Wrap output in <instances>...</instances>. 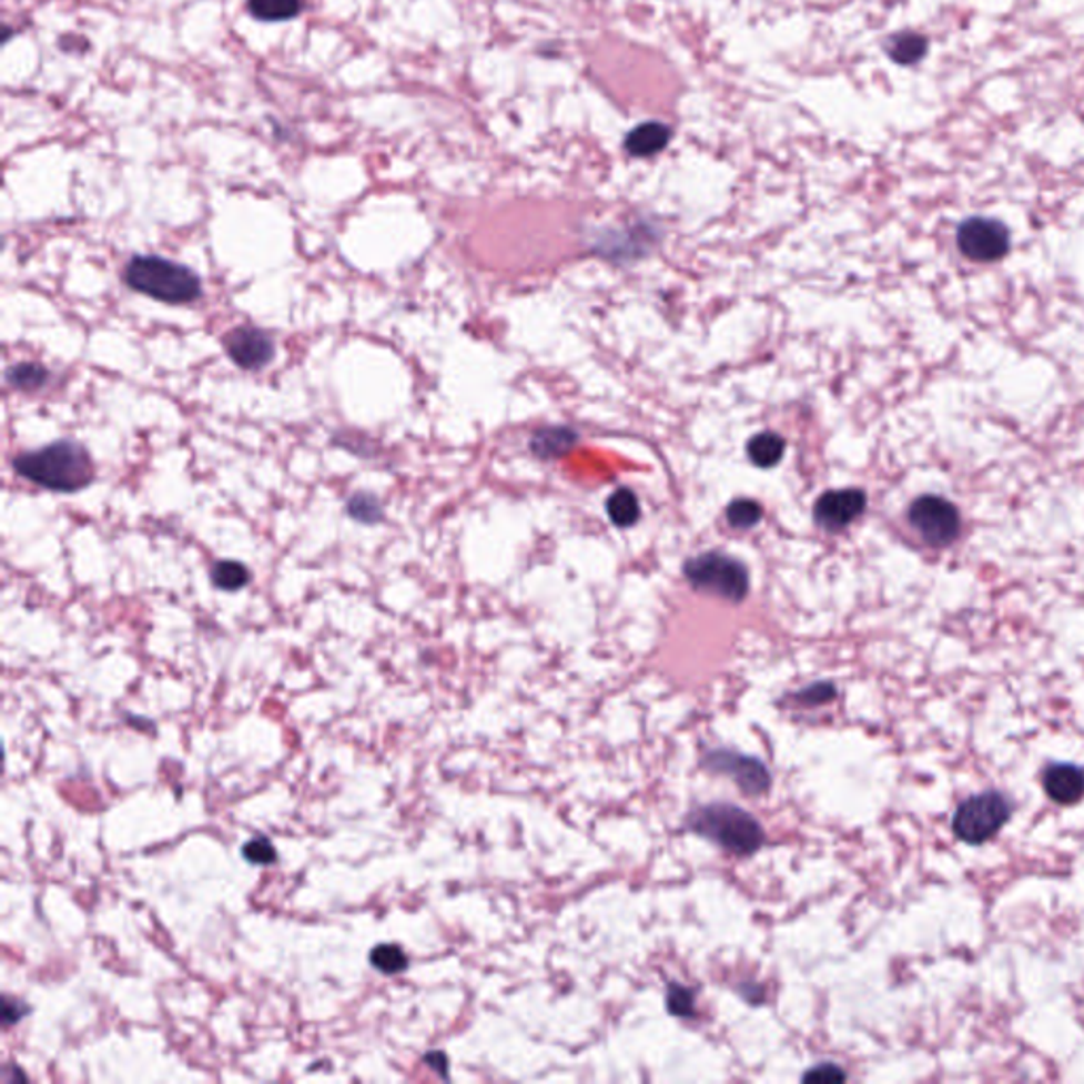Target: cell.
<instances>
[{
	"instance_id": "cell-22",
	"label": "cell",
	"mask_w": 1084,
	"mask_h": 1084,
	"mask_svg": "<svg viewBox=\"0 0 1084 1084\" xmlns=\"http://www.w3.org/2000/svg\"><path fill=\"white\" fill-rule=\"evenodd\" d=\"M242 855L244 860H249L256 867H270L277 860L276 848L267 837H253L251 841H246L242 848Z\"/></svg>"
},
{
	"instance_id": "cell-3",
	"label": "cell",
	"mask_w": 1084,
	"mask_h": 1084,
	"mask_svg": "<svg viewBox=\"0 0 1084 1084\" xmlns=\"http://www.w3.org/2000/svg\"><path fill=\"white\" fill-rule=\"evenodd\" d=\"M687 824L695 834L739 858L757 854L764 843V832L759 820L752 818L746 809L729 803H712L695 809Z\"/></svg>"
},
{
	"instance_id": "cell-7",
	"label": "cell",
	"mask_w": 1084,
	"mask_h": 1084,
	"mask_svg": "<svg viewBox=\"0 0 1084 1084\" xmlns=\"http://www.w3.org/2000/svg\"><path fill=\"white\" fill-rule=\"evenodd\" d=\"M958 246L974 263H993L1009 253L1011 235L1000 221L974 216L960 225Z\"/></svg>"
},
{
	"instance_id": "cell-13",
	"label": "cell",
	"mask_w": 1084,
	"mask_h": 1084,
	"mask_svg": "<svg viewBox=\"0 0 1084 1084\" xmlns=\"http://www.w3.org/2000/svg\"><path fill=\"white\" fill-rule=\"evenodd\" d=\"M888 55L900 67H913L928 53V39L920 32H900L894 34L888 43Z\"/></svg>"
},
{
	"instance_id": "cell-28",
	"label": "cell",
	"mask_w": 1084,
	"mask_h": 1084,
	"mask_svg": "<svg viewBox=\"0 0 1084 1084\" xmlns=\"http://www.w3.org/2000/svg\"><path fill=\"white\" fill-rule=\"evenodd\" d=\"M424 1063H426V1065H428L433 1072H437L438 1076L447 1078L449 1060H447V1055H445L443 1051H433V1053H428V1055L424 1057Z\"/></svg>"
},
{
	"instance_id": "cell-11",
	"label": "cell",
	"mask_w": 1084,
	"mask_h": 1084,
	"mask_svg": "<svg viewBox=\"0 0 1084 1084\" xmlns=\"http://www.w3.org/2000/svg\"><path fill=\"white\" fill-rule=\"evenodd\" d=\"M1044 790L1060 806H1074L1084 797V771L1076 764H1051L1044 771Z\"/></svg>"
},
{
	"instance_id": "cell-26",
	"label": "cell",
	"mask_w": 1084,
	"mask_h": 1084,
	"mask_svg": "<svg viewBox=\"0 0 1084 1084\" xmlns=\"http://www.w3.org/2000/svg\"><path fill=\"white\" fill-rule=\"evenodd\" d=\"M28 1013H30V1006L23 1000L2 997V1025L4 1027L20 1023L23 1016H28Z\"/></svg>"
},
{
	"instance_id": "cell-12",
	"label": "cell",
	"mask_w": 1084,
	"mask_h": 1084,
	"mask_svg": "<svg viewBox=\"0 0 1084 1084\" xmlns=\"http://www.w3.org/2000/svg\"><path fill=\"white\" fill-rule=\"evenodd\" d=\"M669 136H671V132H669L668 125L650 121V123H642L629 132V136L625 140V149L634 158H650V155H657L659 151H663L668 146Z\"/></svg>"
},
{
	"instance_id": "cell-10",
	"label": "cell",
	"mask_w": 1084,
	"mask_h": 1084,
	"mask_svg": "<svg viewBox=\"0 0 1084 1084\" xmlns=\"http://www.w3.org/2000/svg\"><path fill=\"white\" fill-rule=\"evenodd\" d=\"M867 494L862 489H832L818 498L813 507L815 521L827 530H843L864 513Z\"/></svg>"
},
{
	"instance_id": "cell-21",
	"label": "cell",
	"mask_w": 1084,
	"mask_h": 1084,
	"mask_svg": "<svg viewBox=\"0 0 1084 1084\" xmlns=\"http://www.w3.org/2000/svg\"><path fill=\"white\" fill-rule=\"evenodd\" d=\"M761 505L757 500H750V498L733 500L727 508V521L731 528H738V530L754 528L761 521Z\"/></svg>"
},
{
	"instance_id": "cell-16",
	"label": "cell",
	"mask_w": 1084,
	"mask_h": 1084,
	"mask_svg": "<svg viewBox=\"0 0 1084 1084\" xmlns=\"http://www.w3.org/2000/svg\"><path fill=\"white\" fill-rule=\"evenodd\" d=\"M210 580L221 591H240L251 582V570L242 561L223 559V561L214 564V568L210 573Z\"/></svg>"
},
{
	"instance_id": "cell-1",
	"label": "cell",
	"mask_w": 1084,
	"mask_h": 1084,
	"mask_svg": "<svg viewBox=\"0 0 1084 1084\" xmlns=\"http://www.w3.org/2000/svg\"><path fill=\"white\" fill-rule=\"evenodd\" d=\"M13 470L26 482L58 494L85 489L95 479L92 454L85 445L70 438H60L39 449L23 452L13 458Z\"/></svg>"
},
{
	"instance_id": "cell-24",
	"label": "cell",
	"mask_w": 1084,
	"mask_h": 1084,
	"mask_svg": "<svg viewBox=\"0 0 1084 1084\" xmlns=\"http://www.w3.org/2000/svg\"><path fill=\"white\" fill-rule=\"evenodd\" d=\"M570 437V430H545L540 433L536 440H531V447L538 452V454H545V456H555V454H561L566 452L561 445H557L559 438Z\"/></svg>"
},
{
	"instance_id": "cell-4",
	"label": "cell",
	"mask_w": 1084,
	"mask_h": 1084,
	"mask_svg": "<svg viewBox=\"0 0 1084 1084\" xmlns=\"http://www.w3.org/2000/svg\"><path fill=\"white\" fill-rule=\"evenodd\" d=\"M685 575L695 589L722 600L741 601L748 596L750 577L746 566L725 554L697 555L685 564Z\"/></svg>"
},
{
	"instance_id": "cell-18",
	"label": "cell",
	"mask_w": 1084,
	"mask_h": 1084,
	"mask_svg": "<svg viewBox=\"0 0 1084 1084\" xmlns=\"http://www.w3.org/2000/svg\"><path fill=\"white\" fill-rule=\"evenodd\" d=\"M249 11L261 22H286L301 13V0H249Z\"/></svg>"
},
{
	"instance_id": "cell-2",
	"label": "cell",
	"mask_w": 1084,
	"mask_h": 1084,
	"mask_svg": "<svg viewBox=\"0 0 1084 1084\" xmlns=\"http://www.w3.org/2000/svg\"><path fill=\"white\" fill-rule=\"evenodd\" d=\"M123 282L140 295L170 305H185L202 297V277L191 267L158 254H136L123 270Z\"/></svg>"
},
{
	"instance_id": "cell-27",
	"label": "cell",
	"mask_w": 1084,
	"mask_h": 1084,
	"mask_svg": "<svg viewBox=\"0 0 1084 1084\" xmlns=\"http://www.w3.org/2000/svg\"><path fill=\"white\" fill-rule=\"evenodd\" d=\"M845 1072L834 1065V1063H824V1065H815L813 1070H809L808 1074L803 1076V1081L808 1083H813V1081H822V1083H839V1081H845Z\"/></svg>"
},
{
	"instance_id": "cell-17",
	"label": "cell",
	"mask_w": 1084,
	"mask_h": 1084,
	"mask_svg": "<svg viewBox=\"0 0 1084 1084\" xmlns=\"http://www.w3.org/2000/svg\"><path fill=\"white\" fill-rule=\"evenodd\" d=\"M7 382L20 393H37L45 388L49 371L39 363H18L7 371Z\"/></svg>"
},
{
	"instance_id": "cell-15",
	"label": "cell",
	"mask_w": 1084,
	"mask_h": 1084,
	"mask_svg": "<svg viewBox=\"0 0 1084 1084\" xmlns=\"http://www.w3.org/2000/svg\"><path fill=\"white\" fill-rule=\"evenodd\" d=\"M784 438L776 433H761L750 438L748 443V458L759 468H771L784 458Z\"/></svg>"
},
{
	"instance_id": "cell-6",
	"label": "cell",
	"mask_w": 1084,
	"mask_h": 1084,
	"mask_svg": "<svg viewBox=\"0 0 1084 1084\" xmlns=\"http://www.w3.org/2000/svg\"><path fill=\"white\" fill-rule=\"evenodd\" d=\"M909 521L932 547L951 545L962 530L960 510L941 496H920L909 507Z\"/></svg>"
},
{
	"instance_id": "cell-8",
	"label": "cell",
	"mask_w": 1084,
	"mask_h": 1084,
	"mask_svg": "<svg viewBox=\"0 0 1084 1084\" xmlns=\"http://www.w3.org/2000/svg\"><path fill=\"white\" fill-rule=\"evenodd\" d=\"M701 764L715 776H729L743 794L759 797L771 788V776L767 767L754 757H746L733 750H712L706 754Z\"/></svg>"
},
{
	"instance_id": "cell-9",
	"label": "cell",
	"mask_w": 1084,
	"mask_h": 1084,
	"mask_svg": "<svg viewBox=\"0 0 1084 1084\" xmlns=\"http://www.w3.org/2000/svg\"><path fill=\"white\" fill-rule=\"evenodd\" d=\"M227 356L244 371H259L267 367L276 356L274 340L256 326H237L223 340Z\"/></svg>"
},
{
	"instance_id": "cell-5",
	"label": "cell",
	"mask_w": 1084,
	"mask_h": 1084,
	"mask_svg": "<svg viewBox=\"0 0 1084 1084\" xmlns=\"http://www.w3.org/2000/svg\"><path fill=\"white\" fill-rule=\"evenodd\" d=\"M1013 808L1000 792L974 794L964 801L953 818V832L970 845L990 841L1011 820Z\"/></svg>"
},
{
	"instance_id": "cell-20",
	"label": "cell",
	"mask_w": 1084,
	"mask_h": 1084,
	"mask_svg": "<svg viewBox=\"0 0 1084 1084\" xmlns=\"http://www.w3.org/2000/svg\"><path fill=\"white\" fill-rule=\"evenodd\" d=\"M369 964L382 974H401L409 969V958L401 945L382 943L371 951Z\"/></svg>"
},
{
	"instance_id": "cell-25",
	"label": "cell",
	"mask_w": 1084,
	"mask_h": 1084,
	"mask_svg": "<svg viewBox=\"0 0 1084 1084\" xmlns=\"http://www.w3.org/2000/svg\"><path fill=\"white\" fill-rule=\"evenodd\" d=\"M834 695H837L834 687L829 685V682H815V685H811L806 691L799 692L797 699L803 701V703H808V706H820V703H827V701L834 699Z\"/></svg>"
},
{
	"instance_id": "cell-14",
	"label": "cell",
	"mask_w": 1084,
	"mask_h": 1084,
	"mask_svg": "<svg viewBox=\"0 0 1084 1084\" xmlns=\"http://www.w3.org/2000/svg\"><path fill=\"white\" fill-rule=\"evenodd\" d=\"M606 513L610 517V521L619 528H631L638 524L640 519V500L638 496L627 489V487H619L617 492H612L606 500Z\"/></svg>"
},
{
	"instance_id": "cell-23",
	"label": "cell",
	"mask_w": 1084,
	"mask_h": 1084,
	"mask_svg": "<svg viewBox=\"0 0 1084 1084\" xmlns=\"http://www.w3.org/2000/svg\"><path fill=\"white\" fill-rule=\"evenodd\" d=\"M668 1011L680 1019L695 1016V995L691 990L671 983L668 987Z\"/></svg>"
},
{
	"instance_id": "cell-19",
	"label": "cell",
	"mask_w": 1084,
	"mask_h": 1084,
	"mask_svg": "<svg viewBox=\"0 0 1084 1084\" xmlns=\"http://www.w3.org/2000/svg\"><path fill=\"white\" fill-rule=\"evenodd\" d=\"M346 510L347 515L354 521L365 524V526H373V524L384 521V505L371 492H356V494H352L349 500H347Z\"/></svg>"
}]
</instances>
